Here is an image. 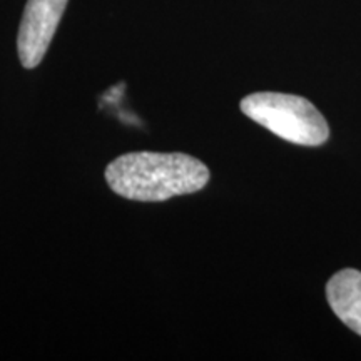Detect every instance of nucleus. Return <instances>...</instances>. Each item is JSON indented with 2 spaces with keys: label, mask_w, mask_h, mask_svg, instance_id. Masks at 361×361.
Listing matches in <instances>:
<instances>
[{
  "label": "nucleus",
  "mask_w": 361,
  "mask_h": 361,
  "mask_svg": "<svg viewBox=\"0 0 361 361\" xmlns=\"http://www.w3.org/2000/svg\"><path fill=\"white\" fill-rule=\"evenodd\" d=\"M209 176L204 162L184 152H128L106 168L112 191L144 202L201 191Z\"/></svg>",
  "instance_id": "obj_1"
},
{
  "label": "nucleus",
  "mask_w": 361,
  "mask_h": 361,
  "mask_svg": "<svg viewBox=\"0 0 361 361\" xmlns=\"http://www.w3.org/2000/svg\"><path fill=\"white\" fill-rule=\"evenodd\" d=\"M241 111L255 123L293 144L319 146L329 135L326 121L313 104L291 94H251L241 101Z\"/></svg>",
  "instance_id": "obj_2"
},
{
  "label": "nucleus",
  "mask_w": 361,
  "mask_h": 361,
  "mask_svg": "<svg viewBox=\"0 0 361 361\" xmlns=\"http://www.w3.org/2000/svg\"><path fill=\"white\" fill-rule=\"evenodd\" d=\"M69 0H27L17 37L19 59L25 69L40 64L52 42Z\"/></svg>",
  "instance_id": "obj_3"
},
{
  "label": "nucleus",
  "mask_w": 361,
  "mask_h": 361,
  "mask_svg": "<svg viewBox=\"0 0 361 361\" xmlns=\"http://www.w3.org/2000/svg\"><path fill=\"white\" fill-rule=\"evenodd\" d=\"M326 298L331 310L346 326L361 335V273L343 269L328 281Z\"/></svg>",
  "instance_id": "obj_4"
}]
</instances>
